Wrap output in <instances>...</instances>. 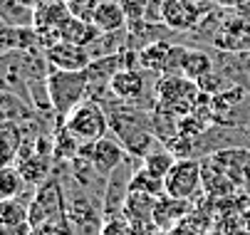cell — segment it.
Segmentation results:
<instances>
[{
	"instance_id": "3",
	"label": "cell",
	"mask_w": 250,
	"mask_h": 235,
	"mask_svg": "<svg viewBox=\"0 0 250 235\" xmlns=\"http://www.w3.org/2000/svg\"><path fill=\"white\" fill-rule=\"evenodd\" d=\"M64 126L82 144H94L104 137H109V131H112L106 109L102 107V102H94V99H84L80 107H75L69 112L64 117Z\"/></svg>"
},
{
	"instance_id": "27",
	"label": "cell",
	"mask_w": 250,
	"mask_h": 235,
	"mask_svg": "<svg viewBox=\"0 0 250 235\" xmlns=\"http://www.w3.org/2000/svg\"><path fill=\"white\" fill-rule=\"evenodd\" d=\"M27 3H30L32 8H38V5H42V3H50V0H27Z\"/></svg>"
},
{
	"instance_id": "19",
	"label": "cell",
	"mask_w": 250,
	"mask_h": 235,
	"mask_svg": "<svg viewBox=\"0 0 250 235\" xmlns=\"http://www.w3.org/2000/svg\"><path fill=\"white\" fill-rule=\"evenodd\" d=\"M25 186H30V183L25 181V176L20 174L18 166L5 163L3 171H0V198H3V200L18 198V196L25 191Z\"/></svg>"
},
{
	"instance_id": "26",
	"label": "cell",
	"mask_w": 250,
	"mask_h": 235,
	"mask_svg": "<svg viewBox=\"0 0 250 235\" xmlns=\"http://www.w3.org/2000/svg\"><path fill=\"white\" fill-rule=\"evenodd\" d=\"M243 228H245V235H250V211L243 215Z\"/></svg>"
},
{
	"instance_id": "16",
	"label": "cell",
	"mask_w": 250,
	"mask_h": 235,
	"mask_svg": "<svg viewBox=\"0 0 250 235\" xmlns=\"http://www.w3.org/2000/svg\"><path fill=\"white\" fill-rule=\"evenodd\" d=\"M0 18H3V25L32 27L35 25V8L27 0H0Z\"/></svg>"
},
{
	"instance_id": "6",
	"label": "cell",
	"mask_w": 250,
	"mask_h": 235,
	"mask_svg": "<svg viewBox=\"0 0 250 235\" xmlns=\"http://www.w3.org/2000/svg\"><path fill=\"white\" fill-rule=\"evenodd\" d=\"M151 89L149 82V72L141 70V67H124L122 72H117V77L112 79V94L119 99V102L141 107V109H149L144 104V97Z\"/></svg>"
},
{
	"instance_id": "25",
	"label": "cell",
	"mask_w": 250,
	"mask_h": 235,
	"mask_svg": "<svg viewBox=\"0 0 250 235\" xmlns=\"http://www.w3.org/2000/svg\"><path fill=\"white\" fill-rule=\"evenodd\" d=\"M3 235H32V225L22 223V225H3Z\"/></svg>"
},
{
	"instance_id": "22",
	"label": "cell",
	"mask_w": 250,
	"mask_h": 235,
	"mask_svg": "<svg viewBox=\"0 0 250 235\" xmlns=\"http://www.w3.org/2000/svg\"><path fill=\"white\" fill-rule=\"evenodd\" d=\"M99 235H134V223L124 213L114 215V218H104V225H102Z\"/></svg>"
},
{
	"instance_id": "12",
	"label": "cell",
	"mask_w": 250,
	"mask_h": 235,
	"mask_svg": "<svg viewBox=\"0 0 250 235\" xmlns=\"http://www.w3.org/2000/svg\"><path fill=\"white\" fill-rule=\"evenodd\" d=\"M99 32H102V30H99L92 20L69 15L67 22L62 25V30H60V40L72 42V45H80V47H89V45L99 38Z\"/></svg>"
},
{
	"instance_id": "11",
	"label": "cell",
	"mask_w": 250,
	"mask_h": 235,
	"mask_svg": "<svg viewBox=\"0 0 250 235\" xmlns=\"http://www.w3.org/2000/svg\"><path fill=\"white\" fill-rule=\"evenodd\" d=\"M0 47L3 52H27V50H42L40 32L32 27H13L3 25V35H0Z\"/></svg>"
},
{
	"instance_id": "4",
	"label": "cell",
	"mask_w": 250,
	"mask_h": 235,
	"mask_svg": "<svg viewBox=\"0 0 250 235\" xmlns=\"http://www.w3.org/2000/svg\"><path fill=\"white\" fill-rule=\"evenodd\" d=\"M166 196L178 200H193L203 191V161L198 158H178L171 174L164 178Z\"/></svg>"
},
{
	"instance_id": "17",
	"label": "cell",
	"mask_w": 250,
	"mask_h": 235,
	"mask_svg": "<svg viewBox=\"0 0 250 235\" xmlns=\"http://www.w3.org/2000/svg\"><path fill=\"white\" fill-rule=\"evenodd\" d=\"M176 161H178V158H176L166 146H164V149H159V146H156V149L144 158V161H141V169H144L146 174H151V176H156V178H161V181H164V178L171 174V169L176 166Z\"/></svg>"
},
{
	"instance_id": "18",
	"label": "cell",
	"mask_w": 250,
	"mask_h": 235,
	"mask_svg": "<svg viewBox=\"0 0 250 235\" xmlns=\"http://www.w3.org/2000/svg\"><path fill=\"white\" fill-rule=\"evenodd\" d=\"M30 203L32 200H25V198H10V200H3L0 206V225H22V223H30Z\"/></svg>"
},
{
	"instance_id": "20",
	"label": "cell",
	"mask_w": 250,
	"mask_h": 235,
	"mask_svg": "<svg viewBox=\"0 0 250 235\" xmlns=\"http://www.w3.org/2000/svg\"><path fill=\"white\" fill-rule=\"evenodd\" d=\"M213 72V62L208 55L198 52V50H188L184 57V75L193 82H201L203 77H208Z\"/></svg>"
},
{
	"instance_id": "5",
	"label": "cell",
	"mask_w": 250,
	"mask_h": 235,
	"mask_svg": "<svg viewBox=\"0 0 250 235\" xmlns=\"http://www.w3.org/2000/svg\"><path fill=\"white\" fill-rule=\"evenodd\" d=\"M80 154L92 161L94 171H97L104 181L109 178L122 163H126V161L131 158V156L126 154V149L119 144V139H112V137H104V139H99V141H94V144H84Z\"/></svg>"
},
{
	"instance_id": "21",
	"label": "cell",
	"mask_w": 250,
	"mask_h": 235,
	"mask_svg": "<svg viewBox=\"0 0 250 235\" xmlns=\"http://www.w3.org/2000/svg\"><path fill=\"white\" fill-rule=\"evenodd\" d=\"M129 191H141V193H151V196H166V188H164V181L146 174L144 169H134V176L129 181Z\"/></svg>"
},
{
	"instance_id": "9",
	"label": "cell",
	"mask_w": 250,
	"mask_h": 235,
	"mask_svg": "<svg viewBox=\"0 0 250 235\" xmlns=\"http://www.w3.org/2000/svg\"><path fill=\"white\" fill-rule=\"evenodd\" d=\"M18 161H20L18 169H20V174L25 176V181H27L30 186H42V183L50 178V174H52L55 154L38 149V151H32V154H27V156H20Z\"/></svg>"
},
{
	"instance_id": "8",
	"label": "cell",
	"mask_w": 250,
	"mask_h": 235,
	"mask_svg": "<svg viewBox=\"0 0 250 235\" xmlns=\"http://www.w3.org/2000/svg\"><path fill=\"white\" fill-rule=\"evenodd\" d=\"M45 57L47 62L52 64V70H72V72H82L89 67L92 57L87 52V47H80V45H72V42H55L52 47L45 50Z\"/></svg>"
},
{
	"instance_id": "24",
	"label": "cell",
	"mask_w": 250,
	"mask_h": 235,
	"mask_svg": "<svg viewBox=\"0 0 250 235\" xmlns=\"http://www.w3.org/2000/svg\"><path fill=\"white\" fill-rule=\"evenodd\" d=\"M119 3H122V8H124V13H126V18H129V22H134V20H144L146 8H149L151 0H119Z\"/></svg>"
},
{
	"instance_id": "10",
	"label": "cell",
	"mask_w": 250,
	"mask_h": 235,
	"mask_svg": "<svg viewBox=\"0 0 250 235\" xmlns=\"http://www.w3.org/2000/svg\"><path fill=\"white\" fill-rule=\"evenodd\" d=\"M191 213V200H178L171 196H161L154 208V225L156 230H173L186 215Z\"/></svg>"
},
{
	"instance_id": "7",
	"label": "cell",
	"mask_w": 250,
	"mask_h": 235,
	"mask_svg": "<svg viewBox=\"0 0 250 235\" xmlns=\"http://www.w3.org/2000/svg\"><path fill=\"white\" fill-rule=\"evenodd\" d=\"M201 0H164V25L173 32H191L206 20V8Z\"/></svg>"
},
{
	"instance_id": "15",
	"label": "cell",
	"mask_w": 250,
	"mask_h": 235,
	"mask_svg": "<svg viewBox=\"0 0 250 235\" xmlns=\"http://www.w3.org/2000/svg\"><path fill=\"white\" fill-rule=\"evenodd\" d=\"M159 203V196L151 193H141V191H129L126 206H124V215L131 223H146L154 220V208Z\"/></svg>"
},
{
	"instance_id": "23",
	"label": "cell",
	"mask_w": 250,
	"mask_h": 235,
	"mask_svg": "<svg viewBox=\"0 0 250 235\" xmlns=\"http://www.w3.org/2000/svg\"><path fill=\"white\" fill-rule=\"evenodd\" d=\"M64 3L69 5V13L77 15V18H84V20H92L97 5L102 3V0H64Z\"/></svg>"
},
{
	"instance_id": "13",
	"label": "cell",
	"mask_w": 250,
	"mask_h": 235,
	"mask_svg": "<svg viewBox=\"0 0 250 235\" xmlns=\"http://www.w3.org/2000/svg\"><path fill=\"white\" fill-rule=\"evenodd\" d=\"M126 45H129V25L122 27V30H114V32H99V38L87 47V52H89L92 59H99V57L124 52Z\"/></svg>"
},
{
	"instance_id": "14",
	"label": "cell",
	"mask_w": 250,
	"mask_h": 235,
	"mask_svg": "<svg viewBox=\"0 0 250 235\" xmlns=\"http://www.w3.org/2000/svg\"><path fill=\"white\" fill-rule=\"evenodd\" d=\"M92 22L102 30V32H114V30H122L129 25V18L122 8V3L117 0H102L97 5L94 15H92Z\"/></svg>"
},
{
	"instance_id": "1",
	"label": "cell",
	"mask_w": 250,
	"mask_h": 235,
	"mask_svg": "<svg viewBox=\"0 0 250 235\" xmlns=\"http://www.w3.org/2000/svg\"><path fill=\"white\" fill-rule=\"evenodd\" d=\"M50 102L60 119H64L75 107H80L87 99V75L72 70H52L47 77Z\"/></svg>"
},
{
	"instance_id": "2",
	"label": "cell",
	"mask_w": 250,
	"mask_h": 235,
	"mask_svg": "<svg viewBox=\"0 0 250 235\" xmlns=\"http://www.w3.org/2000/svg\"><path fill=\"white\" fill-rule=\"evenodd\" d=\"M156 104L164 109H171L178 117H186L196 109L198 97L203 94L198 82L188 79L186 75H166L156 84Z\"/></svg>"
}]
</instances>
